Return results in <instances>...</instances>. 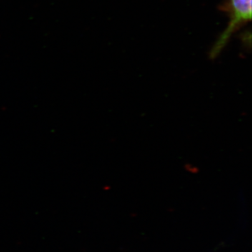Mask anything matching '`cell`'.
<instances>
[{"label": "cell", "instance_id": "1", "mask_svg": "<svg viewBox=\"0 0 252 252\" xmlns=\"http://www.w3.org/2000/svg\"><path fill=\"white\" fill-rule=\"evenodd\" d=\"M221 7L228 14L229 21L210 50L211 59L218 57L233 34L252 20V0H226Z\"/></svg>", "mask_w": 252, "mask_h": 252}]
</instances>
